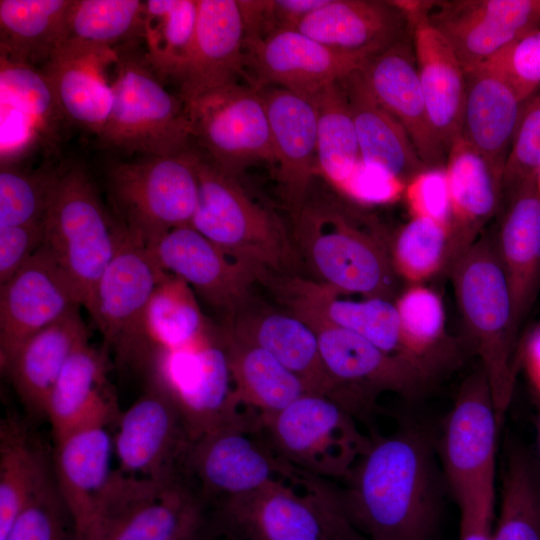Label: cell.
Instances as JSON below:
<instances>
[{"mask_svg": "<svg viewBox=\"0 0 540 540\" xmlns=\"http://www.w3.org/2000/svg\"><path fill=\"white\" fill-rule=\"evenodd\" d=\"M151 387L179 411L191 442L240 421L223 333L191 346L156 350L143 372Z\"/></svg>", "mask_w": 540, "mask_h": 540, "instance_id": "cell-9", "label": "cell"}, {"mask_svg": "<svg viewBox=\"0 0 540 540\" xmlns=\"http://www.w3.org/2000/svg\"><path fill=\"white\" fill-rule=\"evenodd\" d=\"M114 448L120 472L146 478H165L185 467L191 444L175 405L159 391L147 387L119 415Z\"/></svg>", "mask_w": 540, "mask_h": 540, "instance_id": "cell-20", "label": "cell"}, {"mask_svg": "<svg viewBox=\"0 0 540 540\" xmlns=\"http://www.w3.org/2000/svg\"><path fill=\"white\" fill-rule=\"evenodd\" d=\"M266 283L272 287L279 301L297 316L351 331L388 354L411 360L403 346L399 316L392 300L382 297H364L362 300L341 298V293L335 289L298 276L273 277Z\"/></svg>", "mask_w": 540, "mask_h": 540, "instance_id": "cell-23", "label": "cell"}, {"mask_svg": "<svg viewBox=\"0 0 540 540\" xmlns=\"http://www.w3.org/2000/svg\"><path fill=\"white\" fill-rule=\"evenodd\" d=\"M144 1L74 0L65 43L114 50L142 38Z\"/></svg>", "mask_w": 540, "mask_h": 540, "instance_id": "cell-45", "label": "cell"}, {"mask_svg": "<svg viewBox=\"0 0 540 540\" xmlns=\"http://www.w3.org/2000/svg\"><path fill=\"white\" fill-rule=\"evenodd\" d=\"M461 136L501 180L524 103L510 82L484 63L465 73Z\"/></svg>", "mask_w": 540, "mask_h": 540, "instance_id": "cell-30", "label": "cell"}, {"mask_svg": "<svg viewBox=\"0 0 540 540\" xmlns=\"http://www.w3.org/2000/svg\"><path fill=\"white\" fill-rule=\"evenodd\" d=\"M317 115L318 168L338 191L361 160L349 102L341 80L310 97Z\"/></svg>", "mask_w": 540, "mask_h": 540, "instance_id": "cell-43", "label": "cell"}, {"mask_svg": "<svg viewBox=\"0 0 540 540\" xmlns=\"http://www.w3.org/2000/svg\"><path fill=\"white\" fill-rule=\"evenodd\" d=\"M116 50L64 43L41 68L65 120L94 133L104 129L113 105V91L104 68Z\"/></svg>", "mask_w": 540, "mask_h": 540, "instance_id": "cell-33", "label": "cell"}, {"mask_svg": "<svg viewBox=\"0 0 540 540\" xmlns=\"http://www.w3.org/2000/svg\"><path fill=\"white\" fill-rule=\"evenodd\" d=\"M81 306L73 284L42 245L0 285L1 369L27 339Z\"/></svg>", "mask_w": 540, "mask_h": 540, "instance_id": "cell-19", "label": "cell"}, {"mask_svg": "<svg viewBox=\"0 0 540 540\" xmlns=\"http://www.w3.org/2000/svg\"><path fill=\"white\" fill-rule=\"evenodd\" d=\"M404 197L411 217H425L449 226L450 195L445 168H430L410 180Z\"/></svg>", "mask_w": 540, "mask_h": 540, "instance_id": "cell-53", "label": "cell"}, {"mask_svg": "<svg viewBox=\"0 0 540 540\" xmlns=\"http://www.w3.org/2000/svg\"><path fill=\"white\" fill-rule=\"evenodd\" d=\"M251 429L242 419L191 442L185 467L206 509L262 489L276 480V473H291L290 464L247 435Z\"/></svg>", "mask_w": 540, "mask_h": 540, "instance_id": "cell-14", "label": "cell"}, {"mask_svg": "<svg viewBox=\"0 0 540 540\" xmlns=\"http://www.w3.org/2000/svg\"><path fill=\"white\" fill-rule=\"evenodd\" d=\"M409 22L418 77L431 122L447 153L461 134L465 72L453 49L429 22L430 1H392Z\"/></svg>", "mask_w": 540, "mask_h": 540, "instance_id": "cell-24", "label": "cell"}, {"mask_svg": "<svg viewBox=\"0 0 540 540\" xmlns=\"http://www.w3.org/2000/svg\"><path fill=\"white\" fill-rule=\"evenodd\" d=\"M169 274L183 279L196 295L230 322L245 304L260 275L232 259L191 225L174 228L150 247Z\"/></svg>", "mask_w": 540, "mask_h": 540, "instance_id": "cell-21", "label": "cell"}, {"mask_svg": "<svg viewBox=\"0 0 540 540\" xmlns=\"http://www.w3.org/2000/svg\"><path fill=\"white\" fill-rule=\"evenodd\" d=\"M427 16L467 73L540 29V0L430 1Z\"/></svg>", "mask_w": 540, "mask_h": 540, "instance_id": "cell-15", "label": "cell"}, {"mask_svg": "<svg viewBox=\"0 0 540 540\" xmlns=\"http://www.w3.org/2000/svg\"><path fill=\"white\" fill-rule=\"evenodd\" d=\"M73 2L1 0L0 56L43 68L66 41Z\"/></svg>", "mask_w": 540, "mask_h": 540, "instance_id": "cell-38", "label": "cell"}, {"mask_svg": "<svg viewBox=\"0 0 540 540\" xmlns=\"http://www.w3.org/2000/svg\"><path fill=\"white\" fill-rule=\"evenodd\" d=\"M72 518L52 474L16 518L6 540H70Z\"/></svg>", "mask_w": 540, "mask_h": 540, "instance_id": "cell-50", "label": "cell"}, {"mask_svg": "<svg viewBox=\"0 0 540 540\" xmlns=\"http://www.w3.org/2000/svg\"><path fill=\"white\" fill-rule=\"evenodd\" d=\"M236 403L273 415L306 393L302 380L265 349L223 332Z\"/></svg>", "mask_w": 540, "mask_h": 540, "instance_id": "cell-39", "label": "cell"}, {"mask_svg": "<svg viewBox=\"0 0 540 540\" xmlns=\"http://www.w3.org/2000/svg\"><path fill=\"white\" fill-rule=\"evenodd\" d=\"M379 103L404 127L427 168H445L447 151L420 85L411 31L358 69Z\"/></svg>", "mask_w": 540, "mask_h": 540, "instance_id": "cell-22", "label": "cell"}, {"mask_svg": "<svg viewBox=\"0 0 540 540\" xmlns=\"http://www.w3.org/2000/svg\"><path fill=\"white\" fill-rule=\"evenodd\" d=\"M113 447L106 426L79 429L55 441L53 475L77 540H84L112 478Z\"/></svg>", "mask_w": 540, "mask_h": 540, "instance_id": "cell-29", "label": "cell"}, {"mask_svg": "<svg viewBox=\"0 0 540 540\" xmlns=\"http://www.w3.org/2000/svg\"><path fill=\"white\" fill-rule=\"evenodd\" d=\"M354 120L361 159L405 185L429 169L404 127L374 97L358 69L341 79Z\"/></svg>", "mask_w": 540, "mask_h": 540, "instance_id": "cell-37", "label": "cell"}, {"mask_svg": "<svg viewBox=\"0 0 540 540\" xmlns=\"http://www.w3.org/2000/svg\"><path fill=\"white\" fill-rule=\"evenodd\" d=\"M501 423L488 381L480 369L462 383L438 445L444 476L454 496L495 477Z\"/></svg>", "mask_w": 540, "mask_h": 540, "instance_id": "cell-17", "label": "cell"}, {"mask_svg": "<svg viewBox=\"0 0 540 540\" xmlns=\"http://www.w3.org/2000/svg\"><path fill=\"white\" fill-rule=\"evenodd\" d=\"M62 172L1 166L0 228L42 222Z\"/></svg>", "mask_w": 540, "mask_h": 540, "instance_id": "cell-48", "label": "cell"}, {"mask_svg": "<svg viewBox=\"0 0 540 540\" xmlns=\"http://www.w3.org/2000/svg\"><path fill=\"white\" fill-rule=\"evenodd\" d=\"M88 335L79 308L27 339L2 369L25 408L46 416L49 395L78 342Z\"/></svg>", "mask_w": 540, "mask_h": 540, "instance_id": "cell-36", "label": "cell"}, {"mask_svg": "<svg viewBox=\"0 0 540 540\" xmlns=\"http://www.w3.org/2000/svg\"><path fill=\"white\" fill-rule=\"evenodd\" d=\"M537 180L524 184L508 202L496 231L497 251L509 283L518 327L540 292V192Z\"/></svg>", "mask_w": 540, "mask_h": 540, "instance_id": "cell-35", "label": "cell"}, {"mask_svg": "<svg viewBox=\"0 0 540 540\" xmlns=\"http://www.w3.org/2000/svg\"><path fill=\"white\" fill-rule=\"evenodd\" d=\"M292 213V243L314 281L343 294L391 300L397 273L372 221L330 195L308 193Z\"/></svg>", "mask_w": 540, "mask_h": 540, "instance_id": "cell-2", "label": "cell"}, {"mask_svg": "<svg viewBox=\"0 0 540 540\" xmlns=\"http://www.w3.org/2000/svg\"><path fill=\"white\" fill-rule=\"evenodd\" d=\"M355 418L330 396L306 393L259 422L286 463L309 473L346 478L371 442Z\"/></svg>", "mask_w": 540, "mask_h": 540, "instance_id": "cell-11", "label": "cell"}, {"mask_svg": "<svg viewBox=\"0 0 540 540\" xmlns=\"http://www.w3.org/2000/svg\"><path fill=\"white\" fill-rule=\"evenodd\" d=\"M197 172L199 198L190 225L262 281L287 276L297 254L276 216L255 203L236 177L199 155Z\"/></svg>", "mask_w": 540, "mask_h": 540, "instance_id": "cell-4", "label": "cell"}, {"mask_svg": "<svg viewBox=\"0 0 540 540\" xmlns=\"http://www.w3.org/2000/svg\"><path fill=\"white\" fill-rule=\"evenodd\" d=\"M369 59L330 48L297 29L246 40L245 67L257 89L280 87L312 97L359 69Z\"/></svg>", "mask_w": 540, "mask_h": 540, "instance_id": "cell-16", "label": "cell"}, {"mask_svg": "<svg viewBox=\"0 0 540 540\" xmlns=\"http://www.w3.org/2000/svg\"><path fill=\"white\" fill-rule=\"evenodd\" d=\"M167 272L152 249L121 225L117 252L101 276L90 316L103 336L104 349L122 367L143 373L150 356L145 313Z\"/></svg>", "mask_w": 540, "mask_h": 540, "instance_id": "cell-10", "label": "cell"}, {"mask_svg": "<svg viewBox=\"0 0 540 540\" xmlns=\"http://www.w3.org/2000/svg\"><path fill=\"white\" fill-rule=\"evenodd\" d=\"M471 345L481 360L495 407L503 422L517 374L519 327L496 232L484 230L448 271Z\"/></svg>", "mask_w": 540, "mask_h": 540, "instance_id": "cell-3", "label": "cell"}, {"mask_svg": "<svg viewBox=\"0 0 540 540\" xmlns=\"http://www.w3.org/2000/svg\"><path fill=\"white\" fill-rule=\"evenodd\" d=\"M44 248L73 284L90 313L97 284L114 258L121 224L103 206L90 176L81 166L62 172L46 211Z\"/></svg>", "mask_w": 540, "mask_h": 540, "instance_id": "cell-5", "label": "cell"}, {"mask_svg": "<svg viewBox=\"0 0 540 540\" xmlns=\"http://www.w3.org/2000/svg\"><path fill=\"white\" fill-rule=\"evenodd\" d=\"M485 63L500 72L525 102L540 88V29L514 41Z\"/></svg>", "mask_w": 540, "mask_h": 540, "instance_id": "cell-51", "label": "cell"}, {"mask_svg": "<svg viewBox=\"0 0 540 540\" xmlns=\"http://www.w3.org/2000/svg\"><path fill=\"white\" fill-rule=\"evenodd\" d=\"M302 319L317 335L323 364L335 386L331 398L356 418L368 417L381 393L416 396L432 375L419 364L388 354L351 331L313 318Z\"/></svg>", "mask_w": 540, "mask_h": 540, "instance_id": "cell-12", "label": "cell"}, {"mask_svg": "<svg viewBox=\"0 0 540 540\" xmlns=\"http://www.w3.org/2000/svg\"><path fill=\"white\" fill-rule=\"evenodd\" d=\"M1 159L17 161L39 138H52L62 120L42 69L0 56Z\"/></svg>", "mask_w": 540, "mask_h": 540, "instance_id": "cell-32", "label": "cell"}, {"mask_svg": "<svg viewBox=\"0 0 540 540\" xmlns=\"http://www.w3.org/2000/svg\"><path fill=\"white\" fill-rule=\"evenodd\" d=\"M108 352L89 342L75 346L65 363L46 406L54 441L79 429L107 426L118 415L108 379Z\"/></svg>", "mask_w": 540, "mask_h": 540, "instance_id": "cell-27", "label": "cell"}, {"mask_svg": "<svg viewBox=\"0 0 540 540\" xmlns=\"http://www.w3.org/2000/svg\"><path fill=\"white\" fill-rule=\"evenodd\" d=\"M297 30L339 51L370 58L411 31L392 1L328 0Z\"/></svg>", "mask_w": 540, "mask_h": 540, "instance_id": "cell-31", "label": "cell"}, {"mask_svg": "<svg viewBox=\"0 0 540 540\" xmlns=\"http://www.w3.org/2000/svg\"><path fill=\"white\" fill-rule=\"evenodd\" d=\"M145 330L150 356L156 350L191 346L215 332L208 325L192 288L169 273L160 280L150 297Z\"/></svg>", "mask_w": 540, "mask_h": 540, "instance_id": "cell-42", "label": "cell"}, {"mask_svg": "<svg viewBox=\"0 0 540 540\" xmlns=\"http://www.w3.org/2000/svg\"><path fill=\"white\" fill-rule=\"evenodd\" d=\"M47 456L20 421L0 427V540H6L21 510L52 475Z\"/></svg>", "mask_w": 540, "mask_h": 540, "instance_id": "cell-40", "label": "cell"}, {"mask_svg": "<svg viewBox=\"0 0 540 540\" xmlns=\"http://www.w3.org/2000/svg\"><path fill=\"white\" fill-rule=\"evenodd\" d=\"M450 249V227L425 217H411L399 230L390 249L398 276L422 284L445 270Z\"/></svg>", "mask_w": 540, "mask_h": 540, "instance_id": "cell-46", "label": "cell"}, {"mask_svg": "<svg viewBox=\"0 0 540 540\" xmlns=\"http://www.w3.org/2000/svg\"><path fill=\"white\" fill-rule=\"evenodd\" d=\"M395 306L407 356L432 373V358L445 336L440 296L422 284H412L398 296Z\"/></svg>", "mask_w": 540, "mask_h": 540, "instance_id": "cell-47", "label": "cell"}, {"mask_svg": "<svg viewBox=\"0 0 540 540\" xmlns=\"http://www.w3.org/2000/svg\"><path fill=\"white\" fill-rule=\"evenodd\" d=\"M495 495L494 477L454 496L460 511L459 540H492Z\"/></svg>", "mask_w": 540, "mask_h": 540, "instance_id": "cell-52", "label": "cell"}, {"mask_svg": "<svg viewBox=\"0 0 540 540\" xmlns=\"http://www.w3.org/2000/svg\"><path fill=\"white\" fill-rule=\"evenodd\" d=\"M405 187L386 170L361 159L339 192L361 205H384L403 196Z\"/></svg>", "mask_w": 540, "mask_h": 540, "instance_id": "cell-54", "label": "cell"}, {"mask_svg": "<svg viewBox=\"0 0 540 540\" xmlns=\"http://www.w3.org/2000/svg\"><path fill=\"white\" fill-rule=\"evenodd\" d=\"M345 479L337 503L367 540H434L441 481L426 432L406 428L372 439Z\"/></svg>", "mask_w": 540, "mask_h": 540, "instance_id": "cell-1", "label": "cell"}, {"mask_svg": "<svg viewBox=\"0 0 540 540\" xmlns=\"http://www.w3.org/2000/svg\"><path fill=\"white\" fill-rule=\"evenodd\" d=\"M537 443H538V454L540 461V395H539V413H538V422H537Z\"/></svg>", "mask_w": 540, "mask_h": 540, "instance_id": "cell-58", "label": "cell"}, {"mask_svg": "<svg viewBox=\"0 0 540 540\" xmlns=\"http://www.w3.org/2000/svg\"><path fill=\"white\" fill-rule=\"evenodd\" d=\"M185 106L192 138L224 173L237 178L255 163L275 165L267 110L259 89L233 83Z\"/></svg>", "mask_w": 540, "mask_h": 540, "instance_id": "cell-13", "label": "cell"}, {"mask_svg": "<svg viewBox=\"0 0 540 540\" xmlns=\"http://www.w3.org/2000/svg\"><path fill=\"white\" fill-rule=\"evenodd\" d=\"M143 53L153 73L164 83H178L191 56L198 19V0L144 1Z\"/></svg>", "mask_w": 540, "mask_h": 540, "instance_id": "cell-41", "label": "cell"}, {"mask_svg": "<svg viewBox=\"0 0 540 540\" xmlns=\"http://www.w3.org/2000/svg\"><path fill=\"white\" fill-rule=\"evenodd\" d=\"M225 331L272 354L302 380L310 393L333 396L335 386L323 364L317 335L296 314L239 309Z\"/></svg>", "mask_w": 540, "mask_h": 540, "instance_id": "cell-34", "label": "cell"}, {"mask_svg": "<svg viewBox=\"0 0 540 540\" xmlns=\"http://www.w3.org/2000/svg\"><path fill=\"white\" fill-rule=\"evenodd\" d=\"M539 173L540 88L524 103L519 125L504 167L502 211L524 184L538 179Z\"/></svg>", "mask_w": 540, "mask_h": 540, "instance_id": "cell-49", "label": "cell"}, {"mask_svg": "<svg viewBox=\"0 0 540 540\" xmlns=\"http://www.w3.org/2000/svg\"><path fill=\"white\" fill-rule=\"evenodd\" d=\"M185 540H216V539L214 535L212 534V532L210 531L205 521L204 525L201 527L199 531H197L194 535H192L191 537Z\"/></svg>", "mask_w": 540, "mask_h": 540, "instance_id": "cell-57", "label": "cell"}, {"mask_svg": "<svg viewBox=\"0 0 540 540\" xmlns=\"http://www.w3.org/2000/svg\"><path fill=\"white\" fill-rule=\"evenodd\" d=\"M190 59L178 81L184 103L237 83L245 69L246 26L239 0H198Z\"/></svg>", "mask_w": 540, "mask_h": 540, "instance_id": "cell-25", "label": "cell"}, {"mask_svg": "<svg viewBox=\"0 0 540 540\" xmlns=\"http://www.w3.org/2000/svg\"><path fill=\"white\" fill-rule=\"evenodd\" d=\"M450 195V249L445 271L471 247L486 224L502 212V180L461 135L451 144L445 166Z\"/></svg>", "mask_w": 540, "mask_h": 540, "instance_id": "cell-28", "label": "cell"}, {"mask_svg": "<svg viewBox=\"0 0 540 540\" xmlns=\"http://www.w3.org/2000/svg\"><path fill=\"white\" fill-rule=\"evenodd\" d=\"M116 54L113 105L99 141L144 156L187 150L192 131L184 101L164 87L133 45L121 46Z\"/></svg>", "mask_w": 540, "mask_h": 540, "instance_id": "cell-7", "label": "cell"}, {"mask_svg": "<svg viewBox=\"0 0 540 540\" xmlns=\"http://www.w3.org/2000/svg\"><path fill=\"white\" fill-rule=\"evenodd\" d=\"M492 540H540V461L521 448L508 455Z\"/></svg>", "mask_w": 540, "mask_h": 540, "instance_id": "cell-44", "label": "cell"}, {"mask_svg": "<svg viewBox=\"0 0 540 540\" xmlns=\"http://www.w3.org/2000/svg\"><path fill=\"white\" fill-rule=\"evenodd\" d=\"M197 157L187 149L112 164L107 190L117 221L149 247L190 225L199 198Z\"/></svg>", "mask_w": 540, "mask_h": 540, "instance_id": "cell-8", "label": "cell"}, {"mask_svg": "<svg viewBox=\"0 0 540 540\" xmlns=\"http://www.w3.org/2000/svg\"><path fill=\"white\" fill-rule=\"evenodd\" d=\"M259 90L267 110L278 181L293 212L319 174L315 106L310 98L284 88Z\"/></svg>", "mask_w": 540, "mask_h": 540, "instance_id": "cell-26", "label": "cell"}, {"mask_svg": "<svg viewBox=\"0 0 540 540\" xmlns=\"http://www.w3.org/2000/svg\"><path fill=\"white\" fill-rule=\"evenodd\" d=\"M205 521V504L186 469L165 478L114 471L84 540H185Z\"/></svg>", "mask_w": 540, "mask_h": 540, "instance_id": "cell-6", "label": "cell"}, {"mask_svg": "<svg viewBox=\"0 0 540 540\" xmlns=\"http://www.w3.org/2000/svg\"><path fill=\"white\" fill-rule=\"evenodd\" d=\"M43 242V221L0 228V285L31 259Z\"/></svg>", "mask_w": 540, "mask_h": 540, "instance_id": "cell-55", "label": "cell"}, {"mask_svg": "<svg viewBox=\"0 0 540 540\" xmlns=\"http://www.w3.org/2000/svg\"><path fill=\"white\" fill-rule=\"evenodd\" d=\"M206 510L207 523L220 540H326L312 487L307 496H300L275 480Z\"/></svg>", "mask_w": 540, "mask_h": 540, "instance_id": "cell-18", "label": "cell"}, {"mask_svg": "<svg viewBox=\"0 0 540 540\" xmlns=\"http://www.w3.org/2000/svg\"><path fill=\"white\" fill-rule=\"evenodd\" d=\"M313 489L319 499L326 540H367L345 517L337 503L335 492L316 483Z\"/></svg>", "mask_w": 540, "mask_h": 540, "instance_id": "cell-56", "label": "cell"}]
</instances>
